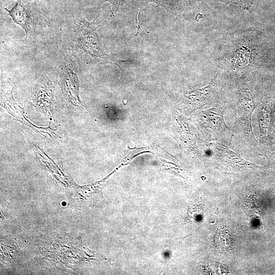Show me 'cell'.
I'll list each match as a JSON object with an SVG mask.
<instances>
[{
    "instance_id": "obj_3",
    "label": "cell",
    "mask_w": 275,
    "mask_h": 275,
    "mask_svg": "<svg viewBox=\"0 0 275 275\" xmlns=\"http://www.w3.org/2000/svg\"><path fill=\"white\" fill-rule=\"evenodd\" d=\"M121 0H103V1H108L111 3L113 6V8H116L118 6Z\"/></svg>"
},
{
    "instance_id": "obj_2",
    "label": "cell",
    "mask_w": 275,
    "mask_h": 275,
    "mask_svg": "<svg viewBox=\"0 0 275 275\" xmlns=\"http://www.w3.org/2000/svg\"><path fill=\"white\" fill-rule=\"evenodd\" d=\"M13 22L20 26L27 36L30 28L31 17L26 7L21 0H16L15 6L10 10L5 8Z\"/></svg>"
},
{
    "instance_id": "obj_1",
    "label": "cell",
    "mask_w": 275,
    "mask_h": 275,
    "mask_svg": "<svg viewBox=\"0 0 275 275\" xmlns=\"http://www.w3.org/2000/svg\"><path fill=\"white\" fill-rule=\"evenodd\" d=\"M95 20L89 22L84 17L78 18L74 22L72 41L75 49L84 54L104 58V53L95 31Z\"/></svg>"
}]
</instances>
